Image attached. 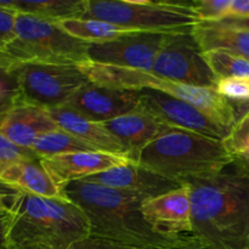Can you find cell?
I'll list each match as a JSON object with an SVG mask.
<instances>
[{"label":"cell","instance_id":"36","mask_svg":"<svg viewBox=\"0 0 249 249\" xmlns=\"http://www.w3.org/2000/svg\"><path fill=\"white\" fill-rule=\"evenodd\" d=\"M219 22H223V23L249 31V17H243V18H224Z\"/></svg>","mask_w":249,"mask_h":249},{"label":"cell","instance_id":"2","mask_svg":"<svg viewBox=\"0 0 249 249\" xmlns=\"http://www.w3.org/2000/svg\"><path fill=\"white\" fill-rule=\"evenodd\" d=\"M62 194L84 212L90 235L141 249H165L180 237L153 231L141 212L143 199L128 192L79 180L65 185Z\"/></svg>","mask_w":249,"mask_h":249},{"label":"cell","instance_id":"15","mask_svg":"<svg viewBox=\"0 0 249 249\" xmlns=\"http://www.w3.org/2000/svg\"><path fill=\"white\" fill-rule=\"evenodd\" d=\"M40 162L56 186L62 189L72 181L84 180L104 170L128 164L130 160L125 156L101 151H84L40 158Z\"/></svg>","mask_w":249,"mask_h":249},{"label":"cell","instance_id":"5","mask_svg":"<svg viewBox=\"0 0 249 249\" xmlns=\"http://www.w3.org/2000/svg\"><path fill=\"white\" fill-rule=\"evenodd\" d=\"M78 67L84 73L88 80L94 84L138 91L145 89L156 90L189 102L230 131L242 116V112L237 107V102L229 101L214 89L181 84L160 78L151 72L101 65L91 61L80 63Z\"/></svg>","mask_w":249,"mask_h":249},{"label":"cell","instance_id":"34","mask_svg":"<svg viewBox=\"0 0 249 249\" xmlns=\"http://www.w3.org/2000/svg\"><path fill=\"white\" fill-rule=\"evenodd\" d=\"M10 221H11V213H10L9 207L6 212L0 214V249H5V241H6Z\"/></svg>","mask_w":249,"mask_h":249},{"label":"cell","instance_id":"10","mask_svg":"<svg viewBox=\"0 0 249 249\" xmlns=\"http://www.w3.org/2000/svg\"><path fill=\"white\" fill-rule=\"evenodd\" d=\"M170 34L135 32L111 41L92 43L88 49V57L101 65L152 72L156 57Z\"/></svg>","mask_w":249,"mask_h":249},{"label":"cell","instance_id":"19","mask_svg":"<svg viewBox=\"0 0 249 249\" xmlns=\"http://www.w3.org/2000/svg\"><path fill=\"white\" fill-rule=\"evenodd\" d=\"M191 34L203 51L223 50L249 60V31L223 22H198Z\"/></svg>","mask_w":249,"mask_h":249},{"label":"cell","instance_id":"38","mask_svg":"<svg viewBox=\"0 0 249 249\" xmlns=\"http://www.w3.org/2000/svg\"><path fill=\"white\" fill-rule=\"evenodd\" d=\"M7 209H9V207L5 204V201L4 199H0V214L4 213V212H6Z\"/></svg>","mask_w":249,"mask_h":249},{"label":"cell","instance_id":"13","mask_svg":"<svg viewBox=\"0 0 249 249\" xmlns=\"http://www.w3.org/2000/svg\"><path fill=\"white\" fill-rule=\"evenodd\" d=\"M140 91L102 87L89 82L80 88L66 106L91 121L106 123L117 117L136 111Z\"/></svg>","mask_w":249,"mask_h":249},{"label":"cell","instance_id":"33","mask_svg":"<svg viewBox=\"0 0 249 249\" xmlns=\"http://www.w3.org/2000/svg\"><path fill=\"white\" fill-rule=\"evenodd\" d=\"M243 17H249V0H231L226 18H243Z\"/></svg>","mask_w":249,"mask_h":249},{"label":"cell","instance_id":"6","mask_svg":"<svg viewBox=\"0 0 249 249\" xmlns=\"http://www.w3.org/2000/svg\"><path fill=\"white\" fill-rule=\"evenodd\" d=\"M90 43L70 36L57 22L17 12L15 36L0 53V62L22 65H73L89 61Z\"/></svg>","mask_w":249,"mask_h":249},{"label":"cell","instance_id":"3","mask_svg":"<svg viewBox=\"0 0 249 249\" xmlns=\"http://www.w3.org/2000/svg\"><path fill=\"white\" fill-rule=\"evenodd\" d=\"M10 213L5 249H70L90 235L87 215L66 196L21 192L12 199Z\"/></svg>","mask_w":249,"mask_h":249},{"label":"cell","instance_id":"21","mask_svg":"<svg viewBox=\"0 0 249 249\" xmlns=\"http://www.w3.org/2000/svg\"><path fill=\"white\" fill-rule=\"evenodd\" d=\"M87 0H11L0 1V6L7 7L19 14H28L53 22L82 18Z\"/></svg>","mask_w":249,"mask_h":249},{"label":"cell","instance_id":"7","mask_svg":"<svg viewBox=\"0 0 249 249\" xmlns=\"http://www.w3.org/2000/svg\"><path fill=\"white\" fill-rule=\"evenodd\" d=\"M82 18L100 19L135 32L179 33L201 22L191 1L87 0Z\"/></svg>","mask_w":249,"mask_h":249},{"label":"cell","instance_id":"22","mask_svg":"<svg viewBox=\"0 0 249 249\" xmlns=\"http://www.w3.org/2000/svg\"><path fill=\"white\" fill-rule=\"evenodd\" d=\"M57 23L70 36L90 44L111 41L121 36L135 33V31H130L100 19L73 18L65 19Z\"/></svg>","mask_w":249,"mask_h":249},{"label":"cell","instance_id":"18","mask_svg":"<svg viewBox=\"0 0 249 249\" xmlns=\"http://www.w3.org/2000/svg\"><path fill=\"white\" fill-rule=\"evenodd\" d=\"M49 113L58 128L72 134L92 150L128 157L123 143L106 128L104 123L85 118L68 106L49 109Z\"/></svg>","mask_w":249,"mask_h":249},{"label":"cell","instance_id":"20","mask_svg":"<svg viewBox=\"0 0 249 249\" xmlns=\"http://www.w3.org/2000/svg\"><path fill=\"white\" fill-rule=\"evenodd\" d=\"M0 179L14 186L18 191L34 196L57 198L63 197L62 189L56 186L55 182L44 169L40 160L19 162L5 170Z\"/></svg>","mask_w":249,"mask_h":249},{"label":"cell","instance_id":"14","mask_svg":"<svg viewBox=\"0 0 249 249\" xmlns=\"http://www.w3.org/2000/svg\"><path fill=\"white\" fill-rule=\"evenodd\" d=\"M80 181L92 182L109 189L128 192L141 199L153 198L182 186L181 182L160 175L135 162L111 168L85 178Z\"/></svg>","mask_w":249,"mask_h":249},{"label":"cell","instance_id":"23","mask_svg":"<svg viewBox=\"0 0 249 249\" xmlns=\"http://www.w3.org/2000/svg\"><path fill=\"white\" fill-rule=\"evenodd\" d=\"M32 150L39 158L84 152V151H95L87 143H84L79 139H77L67 131L62 130V129H57V130L41 135L34 142Z\"/></svg>","mask_w":249,"mask_h":249},{"label":"cell","instance_id":"31","mask_svg":"<svg viewBox=\"0 0 249 249\" xmlns=\"http://www.w3.org/2000/svg\"><path fill=\"white\" fill-rule=\"evenodd\" d=\"M70 249H141L131 246L123 245L116 241L107 240V238L99 237V236L89 235L83 240L78 241Z\"/></svg>","mask_w":249,"mask_h":249},{"label":"cell","instance_id":"26","mask_svg":"<svg viewBox=\"0 0 249 249\" xmlns=\"http://www.w3.org/2000/svg\"><path fill=\"white\" fill-rule=\"evenodd\" d=\"M32 160H40V158L31 148L19 147L0 135V175L17 163Z\"/></svg>","mask_w":249,"mask_h":249},{"label":"cell","instance_id":"4","mask_svg":"<svg viewBox=\"0 0 249 249\" xmlns=\"http://www.w3.org/2000/svg\"><path fill=\"white\" fill-rule=\"evenodd\" d=\"M233 160L223 141L172 129L146 146L135 163L184 184L213 177Z\"/></svg>","mask_w":249,"mask_h":249},{"label":"cell","instance_id":"29","mask_svg":"<svg viewBox=\"0 0 249 249\" xmlns=\"http://www.w3.org/2000/svg\"><path fill=\"white\" fill-rule=\"evenodd\" d=\"M191 4L201 21L214 22L228 17L231 0H197Z\"/></svg>","mask_w":249,"mask_h":249},{"label":"cell","instance_id":"8","mask_svg":"<svg viewBox=\"0 0 249 249\" xmlns=\"http://www.w3.org/2000/svg\"><path fill=\"white\" fill-rule=\"evenodd\" d=\"M18 78L22 104L44 109L66 106L89 83L78 66L22 65L14 68Z\"/></svg>","mask_w":249,"mask_h":249},{"label":"cell","instance_id":"28","mask_svg":"<svg viewBox=\"0 0 249 249\" xmlns=\"http://www.w3.org/2000/svg\"><path fill=\"white\" fill-rule=\"evenodd\" d=\"M223 143L229 153L233 157L240 155L249 146V108L240 117Z\"/></svg>","mask_w":249,"mask_h":249},{"label":"cell","instance_id":"30","mask_svg":"<svg viewBox=\"0 0 249 249\" xmlns=\"http://www.w3.org/2000/svg\"><path fill=\"white\" fill-rule=\"evenodd\" d=\"M17 12L0 6V53L10 44L15 36Z\"/></svg>","mask_w":249,"mask_h":249},{"label":"cell","instance_id":"32","mask_svg":"<svg viewBox=\"0 0 249 249\" xmlns=\"http://www.w3.org/2000/svg\"><path fill=\"white\" fill-rule=\"evenodd\" d=\"M165 249H216L215 247L207 242L204 238L199 237L196 233H187V235H182L178 238L175 243L169 246Z\"/></svg>","mask_w":249,"mask_h":249},{"label":"cell","instance_id":"25","mask_svg":"<svg viewBox=\"0 0 249 249\" xmlns=\"http://www.w3.org/2000/svg\"><path fill=\"white\" fill-rule=\"evenodd\" d=\"M21 102L16 71L0 62V119Z\"/></svg>","mask_w":249,"mask_h":249},{"label":"cell","instance_id":"16","mask_svg":"<svg viewBox=\"0 0 249 249\" xmlns=\"http://www.w3.org/2000/svg\"><path fill=\"white\" fill-rule=\"evenodd\" d=\"M57 129L60 128L48 109L22 102L0 119V135L19 147L31 150L41 135Z\"/></svg>","mask_w":249,"mask_h":249},{"label":"cell","instance_id":"11","mask_svg":"<svg viewBox=\"0 0 249 249\" xmlns=\"http://www.w3.org/2000/svg\"><path fill=\"white\" fill-rule=\"evenodd\" d=\"M138 109L155 117L172 129H181L220 141L225 140L230 134L229 129L216 123L197 107L156 90H140Z\"/></svg>","mask_w":249,"mask_h":249},{"label":"cell","instance_id":"24","mask_svg":"<svg viewBox=\"0 0 249 249\" xmlns=\"http://www.w3.org/2000/svg\"><path fill=\"white\" fill-rule=\"evenodd\" d=\"M202 55L218 79L249 78V60L243 56L223 50L203 51Z\"/></svg>","mask_w":249,"mask_h":249},{"label":"cell","instance_id":"27","mask_svg":"<svg viewBox=\"0 0 249 249\" xmlns=\"http://www.w3.org/2000/svg\"><path fill=\"white\" fill-rule=\"evenodd\" d=\"M215 91L229 101L249 104V78L218 79Z\"/></svg>","mask_w":249,"mask_h":249},{"label":"cell","instance_id":"35","mask_svg":"<svg viewBox=\"0 0 249 249\" xmlns=\"http://www.w3.org/2000/svg\"><path fill=\"white\" fill-rule=\"evenodd\" d=\"M19 194H21V191H18L14 186H11V185H9L7 182L2 181L0 179V199H4V201L6 198L14 199Z\"/></svg>","mask_w":249,"mask_h":249},{"label":"cell","instance_id":"1","mask_svg":"<svg viewBox=\"0 0 249 249\" xmlns=\"http://www.w3.org/2000/svg\"><path fill=\"white\" fill-rule=\"evenodd\" d=\"M194 233L216 249H249V169L235 157L220 173L184 182Z\"/></svg>","mask_w":249,"mask_h":249},{"label":"cell","instance_id":"12","mask_svg":"<svg viewBox=\"0 0 249 249\" xmlns=\"http://www.w3.org/2000/svg\"><path fill=\"white\" fill-rule=\"evenodd\" d=\"M143 219L153 231L165 237L194 232L191 191L187 184L141 204Z\"/></svg>","mask_w":249,"mask_h":249},{"label":"cell","instance_id":"17","mask_svg":"<svg viewBox=\"0 0 249 249\" xmlns=\"http://www.w3.org/2000/svg\"><path fill=\"white\" fill-rule=\"evenodd\" d=\"M104 124L123 143L126 156L131 162H136L140 152L146 146L172 130V128L155 117L139 109Z\"/></svg>","mask_w":249,"mask_h":249},{"label":"cell","instance_id":"9","mask_svg":"<svg viewBox=\"0 0 249 249\" xmlns=\"http://www.w3.org/2000/svg\"><path fill=\"white\" fill-rule=\"evenodd\" d=\"M164 79L215 90V77L191 34V29L170 34L153 63L152 72Z\"/></svg>","mask_w":249,"mask_h":249},{"label":"cell","instance_id":"37","mask_svg":"<svg viewBox=\"0 0 249 249\" xmlns=\"http://www.w3.org/2000/svg\"><path fill=\"white\" fill-rule=\"evenodd\" d=\"M236 158H238V160H240L249 169V146H247L240 155L236 156Z\"/></svg>","mask_w":249,"mask_h":249}]
</instances>
